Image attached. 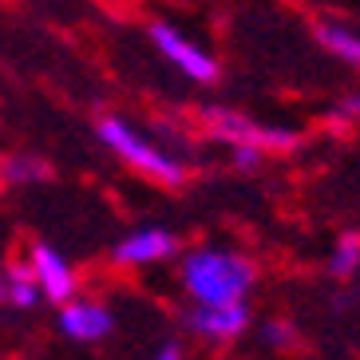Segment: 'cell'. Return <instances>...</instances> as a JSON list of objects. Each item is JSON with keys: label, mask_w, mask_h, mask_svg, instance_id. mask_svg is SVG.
I'll list each match as a JSON object with an SVG mask.
<instances>
[{"label": "cell", "mask_w": 360, "mask_h": 360, "mask_svg": "<svg viewBox=\"0 0 360 360\" xmlns=\"http://www.w3.org/2000/svg\"><path fill=\"white\" fill-rule=\"evenodd\" d=\"M262 159H265V150H257V147H233V167L245 170V174L262 167Z\"/></svg>", "instance_id": "9a60e30c"}, {"label": "cell", "mask_w": 360, "mask_h": 360, "mask_svg": "<svg viewBox=\"0 0 360 360\" xmlns=\"http://www.w3.org/2000/svg\"><path fill=\"white\" fill-rule=\"evenodd\" d=\"M150 40H155V48H159V52L167 56V60L179 68L186 79H194V84H214V79H218V64H214V56L202 52V44L186 40L179 28H170V24H155V28H150Z\"/></svg>", "instance_id": "277c9868"}, {"label": "cell", "mask_w": 360, "mask_h": 360, "mask_svg": "<svg viewBox=\"0 0 360 360\" xmlns=\"http://www.w3.org/2000/svg\"><path fill=\"white\" fill-rule=\"evenodd\" d=\"M99 139H103V143L115 150L123 162H131L135 170H143L147 179L167 182V186H179V182L186 179V170H182L179 159H170L167 150H159L155 143H147V139L139 135L135 127H127L123 119L107 115L103 123H99Z\"/></svg>", "instance_id": "7a4b0ae2"}, {"label": "cell", "mask_w": 360, "mask_h": 360, "mask_svg": "<svg viewBox=\"0 0 360 360\" xmlns=\"http://www.w3.org/2000/svg\"><path fill=\"white\" fill-rule=\"evenodd\" d=\"M0 297H4V277H0Z\"/></svg>", "instance_id": "e0dca14e"}, {"label": "cell", "mask_w": 360, "mask_h": 360, "mask_svg": "<svg viewBox=\"0 0 360 360\" xmlns=\"http://www.w3.org/2000/svg\"><path fill=\"white\" fill-rule=\"evenodd\" d=\"M182 285L194 297V305L214 309V305H242L257 281V269L250 257L218 250V245H198L182 257Z\"/></svg>", "instance_id": "6da1fadb"}, {"label": "cell", "mask_w": 360, "mask_h": 360, "mask_svg": "<svg viewBox=\"0 0 360 360\" xmlns=\"http://www.w3.org/2000/svg\"><path fill=\"white\" fill-rule=\"evenodd\" d=\"M265 345H274V349H293L297 345V328L285 325V321H274V325H265Z\"/></svg>", "instance_id": "5bb4252c"}, {"label": "cell", "mask_w": 360, "mask_h": 360, "mask_svg": "<svg viewBox=\"0 0 360 360\" xmlns=\"http://www.w3.org/2000/svg\"><path fill=\"white\" fill-rule=\"evenodd\" d=\"M328 274H333V277H356L360 274V233L356 230H345L337 242H333Z\"/></svg>", "instance_id": "30bf717a"}, {"label": "cell", "mask_w": 360, "mask_h": 360, "mask_svg": "<svg viewBox=\"0 0 360 360\" xmlns=\"http://www.w3.org/2000/svg\"><path fill=\"white\" fill-rule=\"evenodd\" d=\"M4 297L20 309H32L36 301H40V285H36V277H32L28 265H12L8 281H4Z\"/></svg>", "instance_id": "8fae6325"}, {"label": "cell", "mask_w": 360, "mask_h": 360, "mask_svg": "<svg viewBox=\"0 0 360 360\" xmlns=\"http://www.w3.org/2000/svg\"><path fill=\"white\" fill-rule=\"evenodd\" d=\"M48 174L40 159H28V155H16V159H4L0 162V179L4 182H40Z\"/></svg>", "instance_id": "7c38bea8"}, {"label": "cell", "mask_w": 360, "mask_h": 360, "mask_svg": "<svg viewBox=\"0 0 360 360\" xmlns=\"http://www.w3.org/2000/svg\"><path fill=\"white\" fill-rule=\"evenodd\" d=\"M60 325H64V333L75 340H99V337L111 333L115 317H111L103 305H91V301H68L64 313H60Z\"/></svg>", "instance_id": "ba28073f"}, {"label": "cell", "mask_w": 360, "mask_h": 360, "mask_svg": "<svg viewBox=\"0 0 360 360\" xmlns=\"http://www.w3.org/2000/svg\"><path fill=\"white\" fill-rule=\"evenodd\" d=\"M174 254H179V238H174L170 230H162V226L135 230L115 245V262L119 265H155V262L174 257Z\"/></svg>", "instance_id": "5b68a950"}, {"label": "cell", "mask_w": 360, "mask_h": 360, "mask_svg": "<svg viewBox=\"0 0 360 360\" xmlns=\"http://www.w3.org/2000/svg\"><path fill=\"white\" fill-rule=\"evenodd\" d=\"M155 360H182V356H179V349H174V345H167V349H159V356H155Z\"/></svg>", "instance_id": "2e32d148"}, {"label": "cell", "mask_w": 360, "mask_h": 360, "mask_svg": "<svg viewBox=\"0 0 360 360\" xmlns=\"http://www.w3.org/2000/svg\"><path fill=\"white\" fill-rule=\"evenodd\" d=\"M210 139L218 143H230V147H257V150H293L301 143V135L289 127H262L254 119L238 115L230 107H206V115H202Z\"/></svg>", "instance_id": "3957f363"}, {"label": "cell", "mask_w": 360, "mask_h": 360, "mask_svg": "<svg viewBox=\"0 0 360 360\" xmlns=\"http://www.w3.org/2000/svg\"><path fill=\"white\" fill-rule=\"evenodd\" d=\"M191 328L206 340H233L250 328V305H245V301L242 305H214V309L194 305Z\"/></svg>", "instance_id": "8992f818"}, {"label": "cell", "mask_w": 360, "mask_h": 360, "mask_svg": "<svg viewBox=\"0 0 360 360\" xmlns=\"http://www.w3.org/2000/svg\"><path fill=\"white\" fill-rule=\"evenodd\" d=\"M32 277H36V285H40L44 297L64 301V305L72 301V293H75V274H72V265L56 254L52 245H36V250H32Z\"/></svg>", "instance_id": "52a82bcc"}, {"label": "cell", "mask_w": 360, "mask_h": 360, "mask_svg": "<svg viewBox=\"0 0 360 360\" xmlns=\"http://www.w3.org/2000/svg\"><path fill=\"white\" fill-rule=\"evenodd\" d=\"M328 119H333V127H352V123H360V96H345L328 111Z\"/></svg>", "instance_id": "4fadbf2b"}, {"label": "cell", "mask_w": 360, "mask_h": 360, "mask_svg": "<svg viewBox=\"0 0 360 360\" xmlns=\"http://www.w3.org/2000/svg\"><path fill=\"white\" fill-rule=\"evenodd\" d=\"M317 40L328 56H337L340 64L360 72V32H352L345 24H317Z\"/></svg>", "instance_id": "9c48e42d"}]
</instances>
